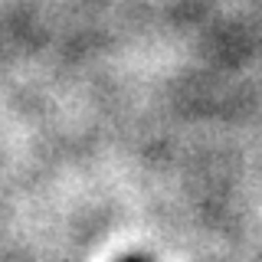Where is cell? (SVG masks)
Here are the masks:
<instances>
[{
    "mask_svg": "<svg viewBox=\"0 0 262 262\" xmlns=\"http://www.w3.org/2000/svg\"><path fill=\"white\" fill-rule=\"evenodd\" d=\"M121 262H144V259H141V256H125Z\"/></svg>",
    "mask_w": 262,
    "mask_h": 262,
    "instance_id": "6da1fadb",
    "label": "cell"
}]
</instances>
